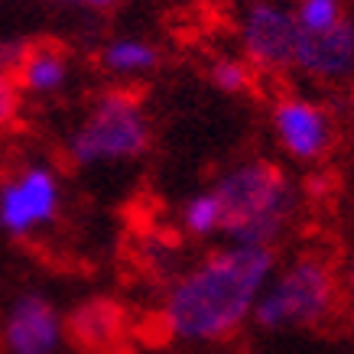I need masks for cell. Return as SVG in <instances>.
<instances>
[{
    "instance_id": "cell-13",
    "label": "cell",
    "mask_w": 354,
    "mask_h": 354,
    "mask_svg": "<svg viewBox=\"0 0 354 354\" xmlns=\"http://www.w3.org/2000/svg\"><path fill=\"white\" fill-rule=\"evenodd\" d=\"M183 225L192 237H212L221 231V208H218L215 195L198 192L192 195L183 208Z\"/></svg>"
},
{
    "instance_id": "cell-6",
    "label": "cell",
    "mask_w": 354,
    "mask_h": 354,
    "mask_svg": "<svg viewBox=\"0 0 354 354\" xmlns=\"http://www.w3.org/2000/svg\"><path fill=\"white\" fill-rule=\"evenodd\" d=\"M62 208V183L49 166L26 162L0 179V227L10 237H32Z\"/></svg>"
},
{
    "instance_id": "cell-10",
    "label": "cell",
    "mask_w": 354,
    "mask_h": 354,
    "mask_svg": "<svg viewBox=\"0 0 354 354\" xmlns=\"http://www.w3.org/2000/svg\"><path fill=\"white\" fill-rule=\"evenodd\" d=\"M62 328L82 351L108 354L118 348L124 335V312L111 299H88L65 319Z\"/></svg>"
},
{
    "instance_id": "cell-9",
    "label": "cell",
    "mask_w": 354,
    "mask_h": 354,
    "mask_svg": "<svg viewBox=\"0 0 354 354\" xmlns=\"http://www.w3.org/2000/svg\"><path fill=\"white\" fill-rule=\"evenodd\" d=\"M62 319L39 292H23L3 322V344L10 354H55L62 344Z\"/></svg>"
},
{
    "instance_id": "cell-11",
    "label": "cell",
    "mask_w": 354,
    "mask_h": 354,
    "mask_svg": "<svg viewBox=\"0 0 354 354\" xmlns=\"http://www.w3.org/2000/svg\"><path fill=\"white\" fill-rule=\"evenodd\" d=\"M68 75H72V62H68V53L62 46L30 43L20 68L13 72V85H17V91H26V95L49 97L68 85Z\"/></svg>"
},
{
    "instance_id": "cell-8",
    "label": "cell",
    "mask_w": 354,
    "mask_h": 354,
    "mask_svg": "<svg viewBox=\"0 0 354 354\" xmlns=\"http://www.w3.org/2000/svg\"><path fill=\"white\" fill-rule=\"evenodd\" d=\"M292 72L315 78V82H342L354 75V17L344 13L332 30L302 32L296 36V59Z\"/></svg>"
},
{
    "instance_id": "cell-4",
    "label": "cell",
    "mask_w": 354,
    "mask_h": 354,
    "mask_svg": "<svg viewBox=\"0 0 354 354\" xmlns=\"http://www.w3.org/2000/svg\"><path fill=\"white\" fill-rule=\"evenodd\" d=\"M338 309V277L325 257H296L277 279L260 292L254 322L267 332L277 328H315L325 325Z\"/></svg>"
},
{
    "instance_id": "cell-15",
    "label": "cell",
    "mask_w": 354,
    "mask_h": 354,
    "mask_svg": "<svg viewBox=\"0 0 354 354\" xmlns=\"http://www.w3.org/2000/svg\"><path fill=\"white\" fill-rule=\"evenodd\" d=\"M208 78L225 95H244L254 88V68L244 59H234V55H218L215 62L208 65Z\"/></svg>"
},
{
    "instance_id": "cell-17",
    "label": "cell",
    "mask_w": 354,
    "mask_h": 354,
    "mask_svg": "<svg viewBox=\"0 0 354 354\" xmlns=\"http://www.w3.org/2000/svg\"><path fill=\"white\" fill-rule=\"evenodd\" d=\"M20 111V91L7 75H0V127H7Z\"/></svg>"
},
{
    "instance_id": "cell-3",
    "label": "cell",
    "mask_w": 354,
    "mask_h": 354,
    "mask_svg": "<svg viewBox=\"0 0 354 354\" xmlns=\"http://www.w3.org/2000/svg\"><path fill=\"white\" fill-rule=\"evenodd\" d=\"M153 143V124L133 91L114 88L91 101L85 118L68 133L65 153L75 166H111L140 160Z\"/></svg>"
},
{
    "instance_id": "cell-2",
    "label": "cell",
    "mask_w": 354,
    "mask_h": 354,
    "mask_svg": "<svg viewBox=\"0 0 354 354\" xmlns=\"http://www.w3.org/2000/svg\"><path fill=\"white\" fill-rule=\"evenodd\" d=\"M212 195L221 208V234L237 247H273L296 212L290 176L270 160L231 166Z\"/></svg>"
},
{
    "instance_id": "cell-14",
    "label": "cell",
    "mask_w": 354,
    "mask_h": 354,
    "mask_svg": "<svg viewBox=\"0 0 354 354\" xmlns=\"http://www.w3.org/2000/svg\"><path fill=\"white\" fill-rule=\"evenodd\" d=\"M344 0H296L292 17L302 32H322L332 30L335 23L344 17Z\"/></svg>"
},
{
    "instance_id": "cell-1",
    "label": "cell",
    "mask_w": 354,
    "mask_h": 354,
    "mask_svg": "<svg viewBox=\"0 0 354 354\" xmlns=\"http://www.w3.org/2000/svg\"><path fill=\"white\" fill-rule=\"evenodd\" d=\"M273 247H225L172 283L162 302V328L179 342H225L250 319L273 277Z\"/></svg>"
},
{
    "instance_id": "cell-16",
    "label": "cell",
    "mask_w": 354,
    "mask_h": 354,
    "mask_svg": "<svg viewBox=\"0 0 354 354\" xmlns=\"http://www.w3.org/2000/svg\"><path fill=\"white\" fill-rule=\"evenodd\" d=\"M26 46L30 43H23V39H0V75H7L13 82V72L20 68Z\"/></svg>"
},
{
    "instance_id": "cell-18",
    "label": "cell",
    "mask_w": 354,
    "mask_h": 354,
    "mask_svg": "<svg viewBox=\"0 0 354 354\" xmlns=\"http://www.w3.org/2000/svg\"><path fill=\"white\" fill-rule=\"evenodd\" d=\"M55 3H72V7H85V10H111L118 0H55Z\"/></svg>"
},
{
    "instance_id": "cell-5",
    "label": "cell",
    "mask_w": 354,
    "mask_h": 354,
    "mask_svg": "<svg viewBox=\"0 0 354 354\" xmlns=\"http://www.w3.org/2000/svg\"><path fill=\"white\" fill-rule=\"evenodd\" d=\"M296 17L283 0H247L237 13V43L244 62L263 75H286L296 59Z\"/></svg>"
},
{
    "instance_id": "cell-12",
    "label": "cell",
    "mask_w": 354,
    "mask_h": 354,
    "mask_svg": "<svg viewBox=\"0 0 354 354\" xmlns=\"http://www.w3.org/2000/svg\"><path fill=\"white\" fill-rule=\"evenodd\" d=\"M101 65L108 68L111 75L120 78L150 75L153 68L160 65V49L147 43V39H137V36H120V39H111L101 49Z\"/></svg>"
},
{
    "instance_id": "cell-19",
    "label": "cell",
    "mask_w": 354,
    "mask_h": 354,
    "mask_svg": "<svg viewBox=\"0 0 354 354\" xmlns=\"http://www.w3.org/2000/svg\"><path fill=\"white\" fill-rule=\"evenodd\" d=\"M351 279H354V277H351Z\"/></svg>"
},
{
    "instance_id": "cell-7",
    "label": "cell",
    "mask_w": 354,
    "mask_h": 354,
    "mask_svg": "<svg viewBox=\"0 0 354 354\" xmlns=\"http://www.w3.org/2000/svg\"><path fill=\"white\" fill-rule=\"evenodd\" d=\"M273 133L286 156H292L296 162L322 160L335 137L328 111L302 95H283L273 104Z\"/></svg>"
}]
</instances>
